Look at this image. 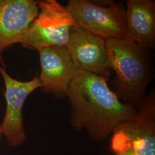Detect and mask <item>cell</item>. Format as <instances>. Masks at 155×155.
Segmentation results:
<instances>
[{
  "label": "cell",
  "mask_w": 155,
  "mask_h": 155,
  "mask_svg": "<svg viewBox=\"0 0 155 155\" xmlns=\"http://www.w3.org/2000/svg\"><path fill=\"white\" fill-rule=\"evenodd\" d=\"M107 81L79 70L67 93L71 107L70 125L77 132L85 130L98 143L110 137L117 125L136 110L118 99Z\"/></svg>",
  "instance_id": "6da1fadb"
},
{
  "label": "cell",
  "mask_w": 155,
  "mask_h": 155,
  "mask_svg": "<svg viewBox=\"0 0 155 155\" xmlns=\"http://www.w3.org/2000/svg\"><path fill=\"white\" fill-rule=\"evenodd\" d=\"M2 135H3V134H2V128H1V125H0V141H1V139H2Z\"/></svg>",
  "instance_id": "8fae6325"
},
{
  "label": "cell",
  "mask_w": 155,
  "mask_h": 155,
  "mask_svg": "<svg viewBox=\"0 0 155 155\" xmlns=\"http://www.w3.org/2000/svg\"><path fill=\"white\" fill-rule=\"evenodd\" d=\"M125 39L147 49L155 43V0H127Z\"/></svg>",
  "instance_id": "30bf717a"
},
{
  "label": "cell",
  "mask_w": 155,
  "mask_h": 155,
  "mask_svg": "<svg viewBox=\"0 0 155 155\" xmlns=\"http://www.w3.org/2000/svg\"><path fill=\"white\" fill-rule=\"evenodd\" d=\"M75 24L105 40L124 39L125 6L122 2L100 5L87 0H70L65 6Z\"/></svg>",
  "instance_id": "5b68a950"
},
{
  "label": "cell",
  "mask_w": 155,
  "mask_h": 155,
  "mask_svg": "<svg viewBox=\"0 0 155 155\" xmlns=\"http://www.w3.org/2000/svg\"><path fill=\"white\" fill-rule=\"evenodd\" d=\"M0 74L3 79L6 110L1 127L9 147L22 145L27 140L24 127L22 109L28 96L40 87L38 77L28 81L13 78L7 72L4 64H0Z\"/></svg>",
  "instance_id": "8992f818"
},
{
  "label": "cell",
  "mask_w": 155,
  "mask_h": 155,
  "mask_svg": "<svg viewBox=\"0 0 155 155\" xmlns=\"http://www.w3.org/2000/svg\"><path fill=\"white\" fill-rule=\"evenodd\" d=\"M114 155H155V91L145 96L130 116L120 122L111 134Z\"/></svg>",
  "instance_id": "3957f363"
},
{
  "label": "cell",
  "mask_w": 155,
  "mask_h": 155,
  "mask_svg": "<svg viewBox=\"0 0 155 155\" xmlns=\"http://www.w3.org/2000/svg\"><path fill=\"white\" fill-rule=\"evenodd\" d=\"M39 13L37 1L0 0V61L2 54L21 44L29 25Z\"/></svg>",
  "instance_id": "9c48e42d"
},
{
  "label": "cell",
  "mask_w": 155,
  "mask_h": 155,
  "mask_svg": "<svg viewBox=\"0 0 155 155\" xmlns=\"http://www.w3.org/2000/svg\"><path fill=\"white\" fill-rule=\"evenodd\" d=\"M38 51L41 68L40 88L57 100L67 98L68 89L79 70L66 46L45 47Z\"/></svg>",
  "instance_id": "52a82bcc"
},
{
  "label": "cell",
  "mask_w": 155,
  "mask_h": 155,
  "mask_svg": "<svg viewBox=\"0 0 155 155\" xmlns=\"http://www.w3.org/2000/svg\"><path fill=\"white\" fill-rule=\"evenodd\" d=\"M39 13L29 25L21 45L38 50L54 46H66L74 21L64 6L55 0L37 1Z\"/></svg>",
  "instance_id": "277c9868"
},
{
  "label": "cell",
  "mask_w": 155,
  "mask_h": 155,
  "mask_svg": "<svg viewBox=\"0 0 155 155\" xmlns=\"http://www.w3.org/2000/svg\"><path fill=\"white\" fill-rule=\"evenodd\" d=\"M66 47L79 70L109 80L111 70L108 64L106 40L75 24L70 30Z\"/></svg>",
  "instance_id": "ba28073f"
},
{
  "label": "cell",
  "mask_w": 155,
  "mask_h": 155,
  "mask_svg": "<svg viewBox=\"0 0 155 155\" xmlns=\"http://www.w3.org/2000/svg\"><path fill=\"white\" fill-rule=\"evenodd\" d=\"M108 64L115 72L113 92L122 103L136 109L153 78L148 49L130 40H106Z\"/></svg>",
  "instance_id": "7a4b0ae2"
}]
</instances>
